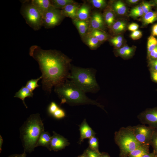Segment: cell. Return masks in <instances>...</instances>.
<instances>
[{
    "instance_id": "obj_53",
    "label": "cell",
    "mask_w": 157,
    "mask_h": 157,
    "mask_svg": "<svg viewBox=\"0 0 157 157\" xmlns=\"http://www.w3.org/2000/svg\"><path fill=\"white\" fill-rule=\"evenodd\" d=\"M152 58L155 60L157 59V51Z\"/></svg>"
},
{
    "instance_id": "obj_29",
    "label": "cell",
    "mask_w": 157,
    "mask_h": 157,
    "mask_svg": "<svg viewBox=\"0 0 157 157\" xmlns=\"http://www.w3.org/2000/svg\"><path fill=\"white\" fill-rule=\"evenodd\" d=\"M105 20L106 23L109 26H110L114 24L115 16L113 12L108 11L105 15Z\"/></svg>"
},
{
    "instance_id": "obj_47",
    "label": "cell",
    "mask_w": 157,
    "mask_h": 157,
    "mask_svg": "<svg viewBox=\"0 0 157 157\" xmlns=\"http://www.w3.org/2000/svg\"><path fill=\"white\" fill-rule=\"evenodd\" d=\"M142 157H156L155 152L154 151L151 153L149 152L144 155Z\"/></svg>"
},
{
    "instance_id": "obj_37",
    "label": "cell",
    "mask_w": 157,
    "mask_h": 157,
    "mask_svg": "<svg viewBox=\"0 0 157 157\" xmlns=\"http://www.w3.org/2000/svg\"><path fill=\"white\" fill-rule=\"evenodd\" d=\"M142 36V32L140 31L137 30L133 32L130 36L133 40H137L140 39Z\"/></svg>"
},
{
    "instance_id": "obj_51",
    "label": "cell",
    "mask_w": 157,
    "mask_h": 157,
    "mask_svg": "<svg viewBox=\"0 0 157 157\" xmlns=\"http://www.w3.org/2000/svg\"><path fill=\"white\" fill-rule=\"evenodd\" d=\"M139 1V0H129L127 1L129 3L133 4L137 3Z\"/></svg>"
},
{
    "instance_id": "obj_18",
    "label": "cell",
    "mask_w": 157,
    "mask_h": 157,
    "mask_svg": "<svg viewBox=\"0 0 157 157\" xmlns=\"http://www.w3.org/2000/svg\"><path fill=\"white\" fill-rule=\"evenodd\" d=\"M90 10V8L88 5H83L77 11V17L78 19L83 21L86 20L89 17Z\"/></svg>"
},
{
    "instance_id": "obj_10",
    "label": "cell",
    "mask_w": 157,
    "mask_h": 157,
    "mask_svg": "<svg viewBox=\"0 0 157 157\" xmlns=\"http://www.w3.org/2000/svg\"><path fill=\"white\" fill-rule=\"evenodd\" d=\"M49 149L58 151L64 148L69 144L67 140L63 136L53 132Z\"/></svg>"
},
{
    "instance_id": "obj_42",
    "label": "cell",
    "mask_w": 157,
    "mask_h": 157,
    "mask_svg": "<svg viewBox=\"0 0 157 157\" xmlns=\"http://www.w3.org/2000/svg\"><path fill=\"white\" fill-rule=\"evenodd\" d=\"M110 41L114 46L117 48H119L122 46V42H119L113 40L111 38Z\"/></svg>"
},
{
    "instance_id": "obj_50",
    "label": "cell",
    "mask_w": 157,
    "mask_h": 157,
    "mask_svg": "<svg viewBox=\"0 0 157 157\" xmlns=\"http://www.w3.org/2000/svg\"><path fill=\"white\" fill-rule=\"evenodd\" d=\"M100 157H110L109 155L107 153L103 152L101 153Z\"/></svg>"
},
{
    "instance_id": "obj_19",
    "label": "cell",
    "mask_w": 157,
    "mask_h": 157,
    "mask_svg": "<svg viewBox=\"0 0 157 157\" xmlns=\"http://www.w3.org/2000/svg\"><path fill=\"white\" fill-rule=\"evenodd\" d=\"M73 22L77 27L80 35H84L87 32L88 28V24L85 21L79 19H74Z\"/></svg>"
},
{
    "instance_id": "obj_55",
    "label": "cell",
    "mask_w": 157,
    "mask_h": 157,
    "mask_svg": "<svg viewBox=\"0 0 157 157\" xmlns=\"http://www.w3.org/2000/svg\"><path fill=\"white\" fill-rule=\"evenodd\" d=\"M156 3L157 4V0L155 1Z\"/></svg>"
},
{
    "instance_id": "obj_17",
    "label": "cell",
    "mask_w": 157,
    "mask_h": 157,
    "mask_svg": "<svg viewBox=\"0 0 157 157\" xmlns=\"http://www.w3.org/2000/svg\"><path fill=\"white\" fill-rule=\"evenodd\" d=\"M149 152V146L141 145L130 152L126 157H142Z\"/></svg>"
},
{
    "instance_id": "obj_30",
    "label": "cell",
    "mask_w": 157,
    "mask_h": 157,
    "mask_svg": "<svg viewBox=\"0 0 157 157\" xmlns=\"http://www.w3.org/2000/svg\"><path fill=\"white\" fill-rule=\"evenodd\" d=\"M150 145L152 146L154 151L157 150V128L155 129L151 136Z\"/></svg>"
},
{
    "instance_id": "obj_45",
    "label": "cell",
    "mask_w": 157,
    "mask_h": 157,
    "mask_svg": "<svg viewBox=\"0 0 157 157\" xmlns=\"http://www.w3.org/2000/svg\"><path fill=\"white\" fill-rule=\"evenodd\" d=\"M152 34L153 36H157V24L154 25L152 28Z\"/></svg>"
},
{
    "instance_id": "obj_28",
    "label": "cell",
    "mask_w": 157,
    "mask_h": 157,
    "mask_svg": "<svg viewBox=\"0 0 157 157\" xmlns=\"http://www.w3.org/2000/svg\"><path fill=\"white\" fill-rule=\"evenodd\" d=\"M89 144L90 149L98 153H100L98 149V140L96 137L94 136L90 138Z\"/></svg>"
},
{
    "instance_id": "obj_25",
    "label": "cell",
    "mask_w": 157,
    "mask_h": 157,
    "mask_svg": "<svg viewBox=\"0 0 157 157\" xmlns=\"http://www.w3.org/2000/svg\"><path fill=\"white\" fill-rule=\"evenodd\" d=\"M157 46V40L153 36H150L148 38L147 43V52H150Z\"/></svg>"
},
{
    "instance_id": "obj_48",
    "label": "cell",
    "mask_w": 157,
    "mask_h": 157,
    "mask_svg": "<svg viewBox=\"0 0 157 157\" xmlns=\"http://www.w3.org/2000/svg\"><path fill=\"white\" fill-rule=\"evenodd\" d=\"M112 39L114 40L119 42H122L123 41V38L121 36H118L112 38Z\"/></svg>"
},
{
    "instance_id": "obj_21",
    "label": "cell",
    "mask_w": 157,
    "mask_h": 157,
    "mask_svg": "<svg viewBox=\"0 0 157 157\" xmlns=\"http://www.w3.org/2000/svg\"><path fill=\"white\" fill-rule=\"evenodd\" d=\"M157 20V12L149 11L144 14L142 19V22L144 25L151 24Z\"/></svg>"
},
{
    "instance_id": "obj_27",
    "label": "cell",
    "mask_w": 157,
    "mask_h": 157,
    "mask_svg": "<svg viewBox=\"0 0 157 157\" xmlns=\"http://www.w3.org/2000/svg\"><path fill=\"white\" fill-rule=\"evenodd\" d=\"M42 78L41 76L36 79H31L27 81L26 87L31 91L33 92L34 90L40 86L38 84V81Z\"/></svg>"
},
{
    "instance_id": "obj_33",
    "label": "cell",
    "mask_w": 157,
    "mask_h": 157,
    "mask_svg": "<svg viewBox=\"0 0 157 157\" xmlns=\"http://www.w3.org/2000/svg\"><path fill=\"white\" fill-rule=\"evenodd\" d=\"M52 115L56 119H60L64 117L65 116V114L63 109L59 108Z\"/></svg>"
},
{
    "instance_id": "obj_8",
    "label": "cell",
    "mask_w": 157,
    "mask_h": 157,
    "mask_svg": "<svg viewBox=\"0 0 157 157\" xmlns=\"http://www.w3.org/2000/svg\"><path fill=\"white\" fill-rule=\"evenodd\" d=\"M131 129L136 139L141 145L149 146L154 128L144 125H139L132 127Z\"/></svg>"
},
{
    "instance_id": "obj_46",
    "label": "cell",
    "mask_w": 157,
    "mask_h": 157,
    "mask_svg": "<svg viewBox=\"0 0 157 157\" xmlns=\"http://www.w3.org/2000/svg\"><path fill=\"white\" fill-rule=\"evenodd\" d=\"M157 51V46L152 51H151L149 54V56L150 58H152L155 55L156 52Z\"/></svg>"
},
{
    "instance_id": "obj_54",
    "label": "cell",
    "mask_w": 157,
    "mask_h": 157,
    "mask_svg": "<svg viewBox=\"0 0 157 157\" xmlns=\"http://www.w3.org/2000/svg\"><path fill=\"white\" fill-rule=\"evenodd\" d=\"M154 151L155 152L156 157H157V150L155 151Z\"/></svg>"
},
{
    "instance_id": "obj_40",
    "label": "cell",
    "mask_w": 157,
    "mask_h": 157,
    "mask_svg": "<svg viewBox=\"0 0 157 157\" xmlns=\"http://www.w3.org/2000/svg\"><path fill=\"white\" fill-rule=\"evenodd\" d=\"M149 64L152 71H157V59L151 60Z\"/></svg>"
},
{
    "instance_id": "obj_14",
    "label": "cell",
    "mask_w": 157,
    "mask_h": 157,
    "mask_svg": "<svg viewBox=\"0 0 157 157\" xmlns=\"http://www.w3.org/2000/svg\"><path fill=\"white\" fill-rule=\"evenodd\" d=\"M90 24L93 30H99L103 28V19L100 13H95L93 15L91 19Z\"/></svg>"
},
{
    "instance_id": "obj_32",
    "label": "cell",
    "mask_w": 157,
    "mask_h": 157,
    "mask_svg": "<svg viewBox=\"0 0 157 157\" xmlns=\"http://www.w3.org/2000/svg\"><path fill=\"white\" fill-rule=\"evenodd\" d=\"M144 13L138 8L135 7L132 8L130 12L129 15L133 17H137L142 16Z\"/></svg>"
},
{
    "instance_id": "obj_12",
    "label": "cell",
    "mask_w": 157,
    "mask_h": 157,
    "mask_svg": "<svg viewBox=\"0 0 157 157\" xmlns=\"http://www.w3.org/2000/svg\"><path fill=\"white\" fill-rule=\"evenodd\" d=\"M79 129L80 132V142L83 141L85 139L90 138L94 136L95 134L91 128L87 123L85 119L81 125Z\"/></svg>"
},
{
    "instance_id": "obj_7",
    "label": "cell",
    "mask_w": 157,
    "mask_h": 157,
    "mask_svg": "<svg viewBox=\"0 0 157 157\" xmlns=\"http://www.w3.org/2000/svg\"><path fill=\"white\" fill-rule=\"evenodd\" d=\"M64 17L61 10L52 7L43 16L42 26L46 28H52L59 24Z\"/></svg>"
},
{
    "instance_id": "obj_31",
    "label": "cell",
    "mask_w": 157,
    "mask_h": 157,
    "mask_svg": "<svg viewBox=\"0 0 157 157\" xmlns=\"http://www.w3.org/2000/svg\"><path fill=\"white\" fill-rule=\"evenodd\" d=\"M90 2L94 7L98 8H103L106 4L104 0H92Z\"/></svg>"
},
{
    "instance_id": "obj_44",
    "label": "cell",
    "mask_w": 157,
    "mask_h": 157,
    "mask_svg": "<svg viewBox=\"0 0 157 157\" xmlns=\"http://www.w3.org/2000/svg\"><path fill=\"white\" fill-rule=\"evenodd\" d=\"M151 76L153 80L157 82V71H152Z\"/></svg>"
},
{
    "instance_id": "obj_36",
    "label": "cell",
    "mask_w": 157,
    "mask_h": 157,
    "mask_svg": "<svg viewBox=\"0 0 157 157\" xmlns=\"http://www.w3.org/2000/svg\"><path fill=\"white\" fill-rule=\"evenodd\" d=\"M141 6L144 13L145 14L149 12L151 5L148 3L143 2Z\"/></svg>"
},
{
    "instance_id": "obj_39",
    "label": "cell",
    "mask_w": 157,
    "mask_h": 157,
    "mask_svg": "<svg viewBox=\"0 0 157 157\" xmlns=\"http://www.w3.org/2000/svg\"><path fill=\"white\" fill-rule=\"evenodd\" d=\"M139 28V25L135 23H132L130 24L128 27V29L131 31L133 32L137 31Z\"/></svg>"
},
{
    "instance_id": "obj_34",
    "label": "cell",
    "mask_w": 157,
    "mask_h": 157,
    "mask_svg": "<svg viewBox=\"0 0 157 157\" xmlns=\"http://www.w3.org/2000/svg\"><path fill=\"white\" fill-rule=\"evenodd\" d=\"M59 108L55 102H52L48 107V112L50 115H52Z\"/></svg>"
},
{
    "instance_id": "obj_20",
    "label": "cell",
    "mask_w": 157,
    "mask_h": 157,
    "mask_svg": "<svg viewBox=\"0 0 157 157\" xmlns=\"http://www.w3.org/2000/svg\"><path fill=\"white\" fill-rule=\"evenodd\" d=\"M51 1L52 6L58 9H62L68 5L75 4V3L72 0H52Z\"/></svg>"
},
{
    "instance_id": "obj_43",
    "label": "cell",
    "mask_w": 157,
    "mask_h": 157,
    "mask_svg": "<svg viewBox=\"0 0 157 157\" xmlns=\"http://www.w3.org/2000/svg\"><path fill=\"white\" fill-rule=\"evenodd\" d=\"M8 157H26V151H24L22 154H13L9 156Z\"/></svg>"
},
{
    "instance_id": "obj_56",
    "label": "cell",
    "mask_w": 157,
    "mask_h": 157,
    "mask_svg": "<svg viewBox=\"0 0 157 157\" xmlns=\"http://www.w3.org/2000/svg\"><path fill=\"white\" fill-rule=\"evenodd\" d=\"M79 157V156H78V157Z\"/></svg>"
},
{
    "instance_id": "obj_49",
    "label": "cell",
    "mask_w": 157,
    "mask_h": 157,
    "mask_svg": "<svg viewBox=\"0 0 157 157\" xmlns=\"http://www.w3.org/2000/svg\"><path fill=\"white\" fill-rule=\"evenodd\" d=\"M3 142V140L1 136L0 135V151L1 153L2 151V145Z\"/></svg>"
},
{
    "instance_id": "obj_9",
    "label": "cell",
    "mask_w": 157,
    "mask_h": 157,
    "mask_svg": "<svg viewBox=\"0 0 157 157\" xmlns=\"http://www.w3.org/2000/svg\"><path fill=\"white\" fill-rule=\"evenodd\" d=\"M140 121L153 128H157V108L146 110L138 116Z\"/></svg>"
},
{
    "instance_id": "obj_6",
    "label": "cell",
    "mask_w": 157,
    "mask_h": 157,
    "mask_svg": "<svg viewBox=\"0 0 157 157\" xmlns=\"http://www.w3.org/2000/svg\"><path fill=\"white\" fill-rule=\"evenodd\" d=\"M20 13L26 24L35 31L38 30L43 26L42 16L31 1L22 2Z\"/></svg>"
},
{
    "instance_id": "obj_35",
    "label": "cell",
    "mask_w": 157,
    "mask_h": 157,
    "mask_svg": "<svg viewBox=\"0 0 157 157\" xmlns=\"http://www.w3.org/2000/svg\"><path fill=\"white\" fill-rule=\"evenodd\" d=\"M87 157H100L101 153H98L90 149H87L84 151Z\"/></svg>"
},
{
    "instance_id": "obj_15",
    "label": "cell",
    "mask_w": 157,
    "mask_h": 157,
    "mask_svg": "<svg viewBox=\"0 0 157 157\" xmlns=\"http://www.w3.org/2000/svg\"><path fill=\"white\" fill-rule=\"evenodd\" d=\"M51 138V137L48 132L43 131L41 134L39 138L36 147L41 146L45 147L49 149Z\"/></svg>"
},
{
    "instance_id": "obj_2",
    "label": "cell",
    "mask_w": 157,
    "mask_h": 157,
    "mask_svg": "<svg viewBox=\"0 0 157 157\" xmlns=\"http://www.w3.org/2000/svg\"><path fill=\"white\" fill-rule=\"evenodd\" d=\"M44 131V124L40 114L31 115L20 129V138L24 151L28 153L33 151L41 134Z\"/></svg>"
},
{
    "instance_id": "obj_38",
    "label": "cell",
    "mask_w": 157,
    "mask_h": 157,
    "mask_svg": "<svg viewBox=\"0 0 157 157\" xmlns=\"http://www.w3.org/2000/svg\"><path fill=\"white\" fill-rule=\"evenodd\" d=\"M117 51L119 55L122 57H126L129 56L123 47L117 49Z\"/></svg>"
},
{
    "instance_id": "obj_23",
    "label": "cell",
    "mask_w": 157,
    "mask_h": 157,
    "mask_svg": "<svg viewBox=\"0 0 157 157\" xmlns=\"http://www.w3.org/2000/svg\"><path fill=\"white\" fill-rule=\"evenodd\" d=\"M89 35L95 38L99 42L105 41L107 39L106 35L99 30L93 29Z\"/></svg>"
},
{
    "instance_id": "obj_5",
    "label": "cell",
    "mask_w": 157,
    "mask_h": 157,
    "mask_svg": "<svg viewBox=\"0 0 157 157\" xmlns=\"http://www.w3.org/2000/svg\"><path fill=\"white\" fill-rule=\"evenodd\" d=\"M115 139L121 154L125 156L142 145L136 139L131 127L121 128L115 132Z\"/></svg>"
},
{
    "instance_id": "obj_3",
    "label": "cell",
    "mask_w": 157,
    "mask_h": 157,
    "mask_svg": "<svg viewBox=\"0 0 157 157\" xmlns=\"http://www.w3.org/2000/svg\"><path fill=\"white\" fill-rule=\"evenodd\" d=\"M54 91L60 99L61 104H90L102 107L96 101L88 98L85 94V92L71 80L67 79L55 86Z\"/></svg>"
},
{
    "instance_id": "obj_52",
    "label": "cell",
    "mask_w": 157,
    "mask_h": 157,
    "mask_svg": "<svg viewBox=\"0 0 157 157\" xmlns=\"http://www.w3.org/2000/svg\"><path fill=\"white\" fill-rule=\"evenodd\" d=\"M79 157H87L85 152L81 155L79 156Z\"/></svg>"
},
{
    "instance_id": "obj_26",
    "label": "cell",
    "mask_w": 157,
    "mask_h": 157,
    "mask_svg": "<svg viewBox=\"0 0 157 157\" xmlns=\"http://www.w3.org/2000/svg\"><path fill=\"white\" fill-rule=\"evenodd\" d=\"M126 27V24L122 21H118L112 25V29L115 33H119L123 31Z\"/></svg>"
},
{
    "instance_id": "obj_24",
    "label": "cell",
    "mask_w": 157,
    "mask_h": 157,
    "mask_svg": "<svg viewBox=\"0 0 157 157\" xmlns=\"http://www.w3.org/2000/svg\"><path fill=\"white\" fill-rule=\"evenodd\" d=\"M86 42L89 47L92 49L97 48L99 42V41L97 38L90 35L87 38Z\"/></svg>"
},
{
    "instance_id": "obj_13",
    "label": "cell",
    "mask_w": 157,
    "mask_h": 157,
    "mask_svg": "<svg viewBox=\"0 0 157 157\" xmlns=\"http://www.w3.org/2000/svg\"><path fill=\"white\" fill-rule=\"evenodd\" d=\"M78 6L75 4L68 5L63 8L61 10L63 15L65 17H67L74 19L77 17Z\"/></svg>"
},
{
    "instance_id": "obj_4",
    "label": "cell",
    "mask_w": 157,
    "mask_h": 157,
    "mask_svg": "<svg viewBox=\"0 0 157 157\" xmlns=\"http://www.w3.org/2000/svg\"><path fill=\"white\" fill-rule=\"evenodd\" d=\"M68 78L85 93H95L99 89L95 72L92 69L72 66Z\"/></svg>"
},
{
    "instance_id": "obj_11",
    "label": "cell",
    "mask_w": 157,
    "mask_h": 157,
    "mask_svg": "<svg viewBox=\"0 0 157 157\" xmlns=\"http://www.w3.org/2000/svg\"><path fill=\"white\" fill-rule=\"evenodd\" d=\"M32 4L35 7L42 16L51 7H53L49 0H32Z\"/></svg>"
},
{
    "instance_id": "obj_41",
    "label": "cell",
    "mask_w": 157,
    "mask_h": 157,
    "mask_svg": "<svg viewBox=\"0 0 157 157\" xmlns=\"http://www.w3.org/2000/svg\"><path fill=\"white\" fill-rule=\"evenodd\" d=\"M123 47L126 52L129 56L132 54L134 50L133 48L128 46H125Z\"/></svg>"
},
{
    "instance_id": "obj_22",
    "label": "cell",
    "mask_w": 157,
    "mask_h": 157,
    "mask_svg": "<svg viewBox=\"0 0 157 157\" xmlns=\"http://www.w3.org/2000/svg\"><path fill=\"white\" fill-rule=\"evenodd\" d=\"M113 7L115 12L119 15H123L126 12V7L124 4L120 1L114 3Z\"/></svg>"
},
{
    "instance_id": "obj_16",
    "label": "cell",
    "mask_w": 157,
    "mask_h": 157,
    "mask_svg": "<svg viewBox=\"0 0 157 157\" xmlns=\"http://www.w3.org/2000/svg\"><path fill=\"white\" fill-rule=\"evenodd\" d=\"M33 95V92L30 90L26 86H23L15 93L14 97L21 99L25 107L27 108V106L25 103V99L27 97H32Z\"/></svg>"
},
{
    "instance_id": "obj_1",
    "label": "cell",
    "mask_w": 157,
    "mask_h": 157,
    "mask_svg": "<svg viewBox=\"0 0 157 157\" xmlns=\"http://www.w3.org/2000/svg\"><path fill=\"white\" fill-rule=\"evenodd\" d=\"M29 55L38 63L42 73L43 89L48 93L52 88L68 78L71 60L59 51L45 50L36 45L29 49Z\"/></svg>"
}]
</instances>
